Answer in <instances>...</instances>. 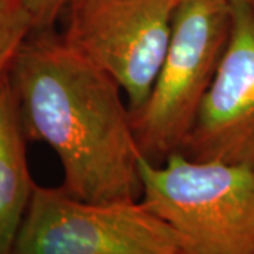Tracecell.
Masks as SVG:
<instances>
[{"instance_id": "cell-3", "label": "cell", "mask_w": 254, "mask_h": 254, "mask_svg": "<svg viewBox=\"0 0 254 254\" xmlns=\"http://www.w3.org/2000/svg\"><path fill=\"white\" fill-rule=\"evenodd\" d=\"M232 31V0H180L173 31L153 89L131 113L141 154L164 163L181 150L225 54Z\"/></svg>"}, {"instance_id": "cell-9", "label": "cell", "mask_w": 254, "mask_h": 254, "mask_svg": "<svg viewBox=\"0 0 254 254\" xmlns=\"http://www.w3.org/2000/svg\"><path fill=\"white\" fill-rule=\"evenodd\" d=\"M27 9L33 31L55 28L57 20L64 14L71 0H23Z\"/></svg>"}, {"instance_id": "cell-4", "label": "cell", "mask_w": 254, "mask_h": 254, "mask_svg": "<svg viewBox=\"0 0 254 254\" xmlns=\"http://www.w3.org/2000/svg\"><path fill=\"white\" fill-rule=\"evenodd\" d=\"M13 254H182L180 237L141 200L89 202L34 185Z\"/></svg>"}, {"instance_id": "cell-1", "label": "cell", "mask_w": 254, "mask_h": 254, "mask_svg": "<svg viewBox=\"0 0 254 254\" xmlns=\"http://www.w3.org/2000/svg\"><path fill=\"white\" fill-rule=\"evenodd\" d=\"M7 78L24 136L54 150L71 195L89 202L141 199L143 154L122 88L108 73L46 28L28 34Z\"/></svg>"}, {"instance_id": "cell-6", "label": "cell", "mask_w": 254, "mask_h": 254, "mask_svg": "<svg viewBox=\"0 0 254 254\" xmlns=\"http://www.w3.org/2000/svg\"><path fill=\"white\" fill-rule=\"evenodd\" d=\"M178 153L193 161L254 168V10L249 0H232L225 54Z\"/></svg>"}, {"instance_id": "cell-5", "label": "cell", "mask_w": 254, "mask_h": 254, "mask_svg": "<svg viewBox=\"0 0 254 254\" xmlns=\"http://www.w3.org/2000/svg\"><path fill=\"white\" fill-rule=\"evenodd\" d=\"M180 0H71L64 11L65 43L108 73L134 112L160 72Z\"/></svg>"}, {"instance_id": "cell-8", "label": "cell", "mask_w": 254, "mask_h": 254, "mask_svg": "<svg viewBox=\"0 0 254 254\" xmlns=\"http://www.w3.org/2000/svg\"><path fill=\"white\" fill-rule=\"evenodd\" d=\"M33 31L23 0H0V76L7 72L20 46Z\"/></svg>"}, {"instance_id": "cell-7", "label": "cell", "mask_w": 254, "mask_h": 254, "mask_svg": "<svg viewBox=\"0 0 254 254\" xmlns=\"http://www.w3.org/2000/svg\"><path fill=\"white\" fill-rule=\"evenodd\" d=\"M17 103L7 72L0 76V254H13L36 182L28 170Z\"/></svg>"}, {"instance_id": "cell-2", "label": "cell", "mask_w": 254, "mask_h": 254, "mask_svg": "<svg viewBox=\"0 0 254 254\" xmlns=\"http://www.w3.org/2000/svg\"><path fill=\"white\" fill-rule=\"evenodd\" d=\"M141 202L180 237L182 254H254V168L174 153L140 163Z\"/></svg>"}, {"instance_id": "cell-10", "label": "cell", "mask_w": 254, "mask_h": 254, "mask_svg": "<svg viewBox=\"0 0 254 254\" xmlns=\"http://www.w3.org/2000/svg\"><path fill=\"white\" fill-rule=\"evenodd\" d=\"M249 1H250V4H252V7H253L254 10V0H249Z\"/></svg>"}]
</instances>
